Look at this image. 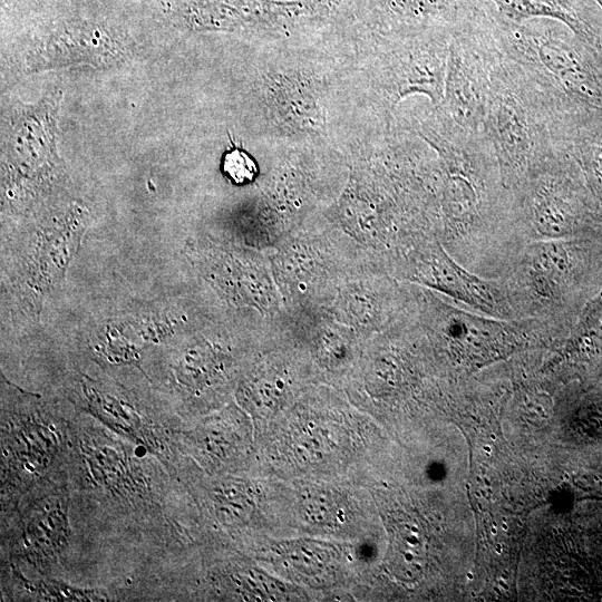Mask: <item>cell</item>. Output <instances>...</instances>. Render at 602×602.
<instances>
[{
  "mask_svg": "<svg viewBox=\"0 0 602 602\" xmlns=\"http://www.w3.org/2000/svg\"><path fill=\"white\" fill-rule=\"evenodd\" d=\"M211 509L217 521L229 526L246 524L255 502L251 489L237 480H221L208 492Z\"/></svg>",
  "mask_w": 602,
  "mask_h": 602,
  "instance_id": "cell-21",
  "label": "cell"
},
{
  "mask_svg": "<svg viewBox=\"0 0 602 602\" xmlns=\"http://www.w3.org/2000/svg\"><path fill=\"white\" fill-rule=\"evenodd\" d=\"M504 278L516 318H540L567 332L602 287V236L526 243Z\"/></svg>",
  "mask_w": 602,
  "mask_h": 602,
  "instance_id": "cell-5",
  "label": "cell"
},
{
  "mask_svg": "<svg viewBox=\"0 0 602 602\" xmlns=\"http://www.w3.org/2000/svg\"><path fill=\"white\" fill-rule=\"evenodd\" d=\"M452 29H435L415 36L380 33L363 47L348 50L351 86L377 133L394 129L399 104L425 96L441 104Z\"/></svg>",
  "mask_w": 602,
  "mask_h": 602,
  "instance_id": "cell-4",
  "label": "cell"
},
{
  "mask_svg": "<svg viewBox=\"0 0 602 602\" xmlns=\"http://www.w3.org/2000/svg\"><path fill=\"white\" fill-rule=\"evenodd\" d=\"M554 140L577 163L602 216V125H561L554 130Z\"/></svg>",
  "mask_w": 602,
  "mask_h": 602,
  "instance_id": "cell-19",
  "label": "cell"
},
{
  "mask_svg": "<svg viewBox=\"0 0 602 602\" xmlns=\"http://www.w3.org/2000/svg\"><path fill=\"white\" fill-rule=\"evenodd\" d=\"M61 91L36 103L18 101L6 113L2 152L6 191L12 197L35 198L62 172L58 154V113Z\"/></svg>",
  "mask_w": 602,
  "mask_h": 602,
  "instance_id": "cell-10",
  "label": "cell"
},
{
  "mask_svg": "<svg viewBox=\"0 0 602 602\" xmlns=\"http://www.w3.org/2000/svg\"><path fill=\"white\" fill-rule=\"evenodd\" d=\"M594 1L602 9V0H594Z\"/></svg>",
  "mask_w": 602,
  "mask_h": 602,
  "instance_id": "cell-30",
  "label": "cell"
},
{
  "mask_svg": "<svg viewBox=\"0 0 602 602\" xmlns=\"http://www.w3.org/2000/svg\"><path fill=\"white\" fill-rule=\"evenodd\" d=\"M69 0H1V20L12 29L33 21Z\"/></svg>",
  "mask_w": 602,
  "mask_h": 602,
  "instance_id": "cell-24",
  "label": "cell"
},
{
  "mask_svg": "<svg viewBox=\"0 0 602 602\" xmlns=\"http://www.w3.org/2000/svg\"><path fill=\"white\" fill-rule=\"evenodd\" d=\"M509 194L515 229L524 244L602 236L598 205L577 163L562 145L556 144Z\"/></svg>",
  "mask_w": 602,
  "mask_h": 602,
  "instance_id": "cell-7",
  "label": "cell"
},
{
  "mask_svg": "<svg viewBox=\"0 0 602 602\" xmlns=\"http://www.w3.org/2000/svg\"><path fill=\"white\" fill-rule=\"evenodd\" d=\"M506 58L520 65L550 105L554 122L602 125V66L561 22H512L494 16Z\"/></svg>",
  "mask_w": 602,
  "mask_h": 602,
  "instance_id": "cell-3",
  "label": "cell"
},
{
  "mask_svg": "<svg viewBox=\"0 0 602 602\" xmlns=\"http://www.w3.org/2000/svg\"><path fill=\"white\" fill-rule=\"evenodd\" d=\"M504 58L494 16L460 20L452 28L444 98L437 107L462 128L482 132L492 77Z\"/></svg>",
  "mask_w": 602,
  "mask_h": 602,
  "instance_id": "cell-11",
  "label": "cell"
},
{
  "mask_svg": "<svg viewBox=\"0 0 602 602\" xmlns=\"http://www.w3.org/2000/svg\"><path fill=\"white\" fill-rule=\"evenodd\" d=\"M86 212L77 204H69L52 215L36 234L32 250L22 260L21 271L26 285L39 299L59 282L70 253L77 247Z\"/></svg>",
  "mask_w": 602,
  "mask_h": 602,
  "instance_id": "cell-16",
  "label": "cell"
},
{
  "mask_svg": "<svg viewBox=\"0 0 602 602\" xmlns=\"http://www.w3.org/2000/svg\"><path fill=\"white\" fill-rule=\"evenodd\" d=\"M314 338L319 356L327 362L343 360L347 355L344 327L334 323H321Z\"/></svg>",
  "mask_w": 602,
  "mask_h": 602,
  "instance_id": "cell-26",
  "label": "cell"
},
{
  "mask_svg": "<svg viewBox=\"0 0 602 602\" xmlns=\"http://www.w3.org/2000/svg\"><path fill=\"white\" fill-rule=\"evenodd\" d=\"M51 483L27 494L12 509L16 514L11 551L33 567L55 565L69 538L68 492ZM21 498V499H22Z\"/></svg>",
  "mask_w": 602,
  "mask_h": 602,
  "instance_id": "cell-15",
  "label": "cell"
},
{
  "mask_svg": "<svg viewBox=\"0 0 602 602\" xmlns=\"http://www.w3.org/2000/svg\"><path fill=\"white\" fill-rule=\"evenodd\" d=\"M512 22L550 19L561 22L602 66V9L594 0H489Z\"/></svg>",
  "mask_w": 602,
  "mask_h": 602,
  "instance_id": "cell-18",
  "label": "cell"
},
{
  "mask_svg": "<svg viewBox=\"0 0 602 602\" xmlns=\"http://www.w3.org/2000/svg\"><path fill=\"white\" fill-rule=\"evenodd\" d=\"M219 365L212 350L202 349L181 362L177 376L183 385L190 388H200L210 382Z\"/></svg>",
  "mask_w": 602,
  "mask_h": 602,
  "instance_id": "cell-25",
  "label": "cell"
},
{
  "mask_svg": "<svg viewBox=\"0 0 602 602\" xmlns=\"http://www.w3.org/2000/svg\"><path fill=\"white\" fill-rule=\"evenodd\" d=\"M337 504L327 494L314 493L305 496L303 502V512L307 518L315 524L331 522L336 515Z\"/></svg>",
  "mask_w": 602,
  "mask_h": 602,
  "instance_id": "cell-29",
  "label": "cell"
},
{
  "mask_svg": "<svg viewBox=\"0 0 602 602\" xmlns=\"http://www.w3.org/2000/svg\"><path fill=\"white\" fill-rule=\"evenodd\" d=\"M71 439L85 479L93 489L129 512H151L157 507L158 493L138 462L124 445L98 429L70 428Z\"/></svg>",
  "mask_w": 602,
  "mask_h": 602,
  "instance_id": "cell-14",
  "label": "cell"
},
{
  "mask_svg": "<svg viewBox=\"0 0 602 602\" xmlns=\"http://www.w3.org/2000/svg\"><path fill=\"white\" fill-rule=\"evenodd\" d=\"M233 424L229 423L225 417H217L205 421L190 431H182V443L197 454L208 456L214 459L227 458L239 439L235 437L234 429H231Z\"/></svg>",
  "mask_w": 602,
  "mask_h": 602,
  "instance_id": "cell-22",
  "label": "cell"
},
{
  "mask_svg": "<svg viewBox=\"0 0 602 602\" xmlns=\"http://www.w3.org/2000/svg\"><path fill=\"white\" fill-rule=\"evenodd\" d=\"M84 409L114 433L143 446L165 463L172 459V439L127 398L110 392L87 377L80 381Z\"/></svg>",
  "mask_w": 602,
  "mask_h": 602,
  "instance_id": "cell-17",
  "label": "cell"
},
{
  "mask_svg": "<svg viewBox=\"0 0 602 602\" xmlns=\"http://www.w3.org/2000/svg\"><path fill=\"white\" fill-rule=\"evenodd\" d=\"M324 0H155L166 27L191 31L288 35L328 11Z\"/></svg>",
  "mask_w": 602,
  "mask_h": 602,
  "instance_id": "cell-12",
  "label": "cell"
},
{
  "mask_svg": "<svg viewBox=\"0 0 602 602\" xmlns=\"http://www.w3.org/2000/svg\"><path fill=\"white\" fill-rule=\"evenodd\" d=\"M346 56L334 57L324 48H269L249 82L259 129L298 144L333 140L344 105L340 97H353Z\"/></svg>",
  "mask_w": 602,
  "mask_h": 602,
  "instance_id": "cell-2",
  "label": "cell"
},
{
  "mask_svg": "<svg viewBox=\"0 0 602 602\" xmlns=\"http://www.w3.org/2000/svg\"><path fill=\"white\" fill-rule=\"evenodd\" d=\"M222 169L229 179L237 185L252 182L258 174L254 158L240 148H233L225 153Z\"/></svg>",
  "mask_w": 602,
  "mask_h": 602,
  "instance_id": "cell-27",
  "label": "cell"
},
{
  "mask_svg": "<svg viewBox=\"0 0 602 602\" xmlns=\"http://www.w3.org/2000/svg\"><path fill=\"white\" fill-rule=\"evenodd\" d=\"M1 418L2 492L14 506L31 491L56 483L55 474L71 448V431L32 400L3 407Z\"/></svg>",
  "mask_w": 602,
  "mask_h": 602,
  "instance_id": "cell-9",
  "label": "cell"
},
{
  "mask_svg": "<svg viewBox=\"0 0 602 602\" xmlns=\"http://www.w3.org/2000/svg\"><path fill=\"white\" fill-rule=\"evenodd\" d=\"M553 122L550 105L531 78L505 57L492 77L483 132L494 149L508 192L555 148Z\"/></svg>",
  "mask_w": 602,
  "mask_h": 602,
  "instance_id": "cell-6",
  "label": "cell"
},
{
  "mask_svg": "<svg viewBox=\"0 0 602 602\" xmlns=\"http://www.w3.org/2000/svg\"><path fill=\"white\" fill-rule=\"evenodd\" d=\"M416 317L424 332L460 365L480 366L515 351L557 344L567 331L540 318L499 319L477 313L418 287Z\"/></svg>",
  "mask_w": 602,
  "mask_h": 602,
  "instance_id": "cell-8",
  "label": "cell"
},
{
  "mask_svg": "<svg viewBox=\"0 0 602 602\" xmlns=\"http://www.w3.org/2000/svg\"><path fill=\"white\" fill-rule=\"evenodd\" d=\"M287 560L293 566L309 574L328 565L329 557L322 548L310 543H298L287 548Z\"/></svg>",
  "mask_w": 602,
  "mask_h": 602,
  "instance_id": "cell-28",
  "label": "cell"
},
{
  "mask_svg": "<svg viewBox=\"0 0 602 602\" xmlns=\"http://www.w3.org/2000/svg\"><path fill=\"white\" fill-rule=\"evenodd\" d=\"M399 278L454 303L499 319H516L504 278H485L460 264L438 237L409 251L396 265Z\"/></svg>",
  "mask_w": 602,
  "mask_h": 602,
  "instance_id": "cell-13",
  "label": "cell"
},
{
  "mask_svg": "<svg viewBox=\"0 0 602 602\" xmlns=\"http://www.w3.org/2000/svg\"><path fill=\"white\" fill-rule=\"evenodd\" d=\"M436 153L440 174L439 240L452 256L485 278L505 276L523 246L509 192L484 132L456 125L439 107H414L397 118Z\"/></svg>",
  "mask_w": 602,
  "mask_h": 602,
  "instance_id": "cell-1",
  "label": "cell"
},
{
  "mask_svg": "<svg viewBox=\"0 0 602 602\" xmlns=\"http://www.w3.org/2000/svg\"><path fill=\"white\" fill-rule=\"evenodd\" d=\"M13 571V570H12ZM16 574V572H12ZM21 577V584L35 592L37 596L46 601H106L107 595L97 589H81L71 586L61 581L45 577L39 579L35 584H31L21 573L16 574Z\"/></svg>",
  "mask_w": 602,
  "mask_h": 602,
  "instance_id": "cell-23",
  "label": "cell"
},
{
  "mask_svg": "<svg viewBox=\"0 0 602 602\" xmlns=\"http://www.w3.org/2000/svg\"><path fill=\"white\" fill-rule=\"evenodd\" d=\"M566 359L602 363V287L580 311L567 334L557 343Z\"/></svg>",
  "mask_w": 602,
  "mask_h": 602,
  "instance_id": "cell-20",
  "label": "cell"
}]
</instances>
